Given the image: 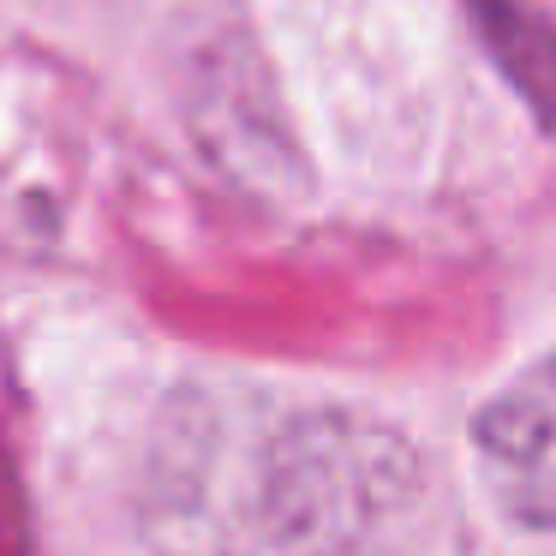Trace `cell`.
Masks as SVG:
<instances>
[{"label": "cell", "mask_w": 556, "mask_h": 556, "mask_svg": "<svg viewBox=\"0 0 556 556\" xmlns=\"http://www.w3.org/2000/svg\"><path fill=\"white\" fill-rule=\"evenodd\" d=\"M472 448L496 503L532 532H556V353L503 383L472 419Z\"/></svg>", "instance_id": "obj_3"}, {"label": "cell", "mask_w": 556, "mask_h": 556, "mask_svg": "<svg viewBox=\"0 0 556 556\" xmlns=\"http://www.w3.org/2000/svg\"><path fill=\"white\" fill-rule=\"evenodd\" d=\"M281 413L245 389H180L150 425L138 527L156 556L269 551V437Z\"/></svg>", "instance_id": "obj_2"}, {"label": "cell", "mask_w": 556, "mask_h": 556, "mask_svg": "<svg viewBox=\"0 0 556 556\" xmlns=\"http://www.w3.org/2000/svg\"><path fill=\"white\" fill-rule=\"evenodd\" d=\"M460 7L472 13L479 42L503 66V78L527 97V109L556 126V30L544 25V13L532 0H460Z\"/></svg>", "instance_id": "obj_4"}, {"label": "cell", "mask_w": 556, "mask_h": 556, "mask_svg": "<svg viewBox=\"0 0 556 556\" xmlns=\"http://www.w3.org/2000/svg\"><path fill=\"white\" fill-rule=\"evenodd\" d=\"M431 460L395 425L353 407L281 413L269 437V551L389 556L431 515Z\"/></svg>", "instance_id": "obj_1"}]
</instances>
